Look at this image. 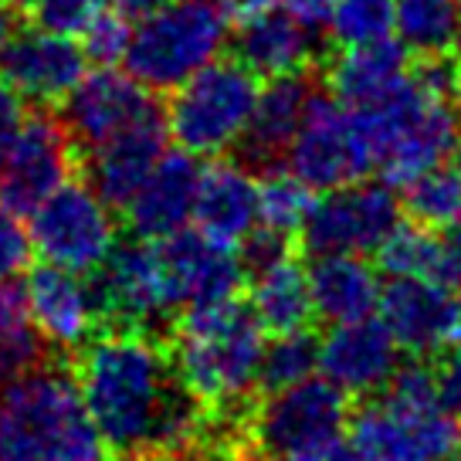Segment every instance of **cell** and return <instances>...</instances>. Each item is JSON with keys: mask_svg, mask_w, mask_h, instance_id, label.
<instances>
[{"mask_svg": "<svg viewBox=\"0 0 461 461\" xmlns=\"http://www.w3.org/2000/svg\"><path fill=\"white\" fill-rule=\"evenodd\" d=\"M349 414V397L332 380L305 376L285 390L255 397L241 424V441L251 461H292L343 438Z\"/></svg>", "mask_w": 461, "mask_h": 461, "instance_id": "7", "label": "cell"}, {"mask_svg": "<svg viewBox=\"0 0 461 461\" xmlns=\"http://www.w3.org/2000/svg\"><path fill=\"white\" fill-rule=\"evenodd\" d=\"M285 4V11L305 21L309 28L316 31H326L330 28V17H332V7H336V0H282Z\"/></svg>", "mask_w": 461, "mask_h": 461, "instance_id": "41", "label": "cell"}, {"mask_svg": "<svg viewBox=\"0 0 461 461\" xmlns=\"http://www.w3.org/2000/svg\"><path fill=\"white\" fill-rule=\"evenodd\" d=\"M228 44V17L214 0H167L126 44V72L149 92H173Z\"/></svg>", "mask_w": 461, "mask_h": 461, "instance_id": "6", "label": "cell"}, {"mask_svg": "<svg viewBox=\"0 0 461 461\" xmlns=\"http://www.w3.org/2000/svg\"><path fill=\"white\" fill-rule=\"evenodd\" d=\"M322 86H326L322 72H292L268 78V86L261 88L255 99L245 130L228 149L230 159L238 167H245L251 176L282 170L288 149L303 130L309 102Z\"/></svg>", "mask_w": 461, "mask_h": 461, "instance_id": "15", "label": "cell"}, {"mask_svg": "<svg viewBox=\"0 0 461 461\" xmlns=\"http://www.w3.org/2000/svg\"><path fill=\"white\" fill-rule=\"evenodd\" d=\"M31 326V312H28V292H24V282H0V343L17 336L21 330Z\"/></svg>", "mask_w": 461, "mask_h": 461, "instance_id": "38", "label": "cell"}, {"mask_svg": "<svg viewBox=\"0 0 461 461\" xmlns=\"http://www.w3.org/2000/svg\"><path fill=\"white\" fill-rule=\"evenodd\" d=\"M285 170H292L312 190L343 187L374 170V157L357 115L332 99L330 86L319 88L309 102L303 130L285 157Z\"/></svg>", "mask_w": 461, "mask_h": 461, "instance_id": "12", "label": "cell"}, {"mask_svg": "<svg viewBox=\"0 0 461 461\" xmlns=\"http://www.w3.org/2000/svg\"><path fill=\"white\" fill-rule=\"evenodd\" d=\"M458 102H461V61H458Z\"/></svg>", "mask_w": 461, "mask_h": 461, "instance_id": "48", "label": "cell"}, {"mask_svg": "<svg viewBox=\"0 0 461 461\" xmlns=\"http://www.w3.org/2000/svg\"><path fill=\"white\" fill-rule=\"evenodd\" d=\"M447 461H461V447H458V451H455V455H451Z\"/></svg>", "mask_w": 461, "mask_h": 461, "instance_id": "49", "label": "cell"}, {"mask_svg": "<svg viewBox=\"0 0 461 461\" xmlns=\"http://www.w3.org/2000/svg\"><path fill=\"white\" fill-rule=\"evenodd\" d=\"M194 221L207 238L234 248L258 224V180L234 159H214L201 170Z\"/></svg>", "mask_w": 461, "mask_h": 461, "instance_id": "24", "label": "cell"}, {"mask_svg": "<svg viewBox=\"0 0 461 461\" xmlns=\"http://www.w3.org/2000/svg\"><path fill=\"white\" fill-rule=\"evenodd\" d=\"M217 7L224 11L228 21L241 24V21H251V17L265 14L268 7H275V0H214Z\"/></svg>", "mask_w": 461, "mask_h": 461, "instance_id": "43", "label": "cell"}, {"mask_svg": "<svg viewBox=\"0 0 461 461\" xmlns=\"http://www.w3.org/2000/svg\"><path fill=\"white\" fill-rule=\"evenodd\" d=\"M319 336L309 330L299 332H282L272 336V343H265L258 366V397L261 393H275L285 390L292 384H299L305 376H312L319 370Z\"/></svg>", "mask_w": 461, "mask_h": 461, "instance_id": "31", "label": "cell"}, {"mask_svg": "<svg viewBox=\"0 0 461 461\" xmlns=\"http://www.w3.org/2000/svg\"><path fill=\"white\" fill-rule=\"evenodd\" d=\"M157 248L176 312L187 305L238 295V288L245 285V268L234 248L207 238L201 228L173 230L167 238H159Z\"/></svg>", "mask_w": 461, "mask_h": 461, "instance_id": "19", "label": "cell"}, {"mask_svg": "<svg viewBox=\"0 0 461 461\" xmlns=\"http://www.w3.org/2000/svg\"><path fill=\"white\" fill-rule=\"evenodd\" d=\"M360 461H447L461 447V418L441 397L434 363H401L384 390L349 414Z\"/></svg>", "mask_w": 461, "mask_h": 461, "instance_id": "3", "label": "cell"}, {"mask_svg": "<svg viewBox=\"0 0 461 461\" xmlns=\"http://www.w3.org/2000/svg\"><path fill=\"white\" fill-rule=\"evenodd\" d=\"M401 224V197L384 184H343L312 201L299 228L305 255H374Z\"/></svg>", "mask_w": 461, "mask_h": 461, "instance_id": "11", "label": "cell"}, {"mask_svg": "<svg viewBox=\"0 0 461 461\" xmlns=\"http://www.w3.org/2000/svg\"><path fill=\"white\" fill-rule=\"evenodd\" d=\"M258 99V75L238 58H217L184 78L163 105L167 130L194 157H221L245 130Z\"/></svg>", "mask_w": 461, "mask_h": 461, "instance_id": "8", "label": "cell"}, {"mask_svg": "<svg viewBox=\"0 0 461 461\" xmlns=\"http://www.w3.org/2000/svg\"><path fill=\"white\" fill-rule=\"evenodd\" d=\"M312 201V187L285 167L258 176V221L268 228L299 234Z\"/></svg>", "mask_w": 461, "mask_h": 461, "instance_id": "32", "label": "cell"}, {"mask_svg": "<svg viewBox=\"0 0 461 461\" xmlns=\"http://www.w3.org/2000/svg\"><path fill=\"white\" fill-rule=\"evenodd\" d=\"M24 21H28V14L21 7H14L11 0H0V51L11 44L17 31L24 28Z\"/></svg>", "mask_w": 461, "mask_h": 461, "instance_id": "44", "label": "cell"}, {"mask_svg": "<svg viewBox=\"0 0 461 461\" xmlns=\"http://www.w3.org/2000/svg\"><path fill=\"white\" fill-rule=\"evenodd\" d=\"M28 221L31 248L44 261L82 275L95 272L119 238L113 207L86 180H65Z\"/></svg>", "mask_w": 461, "mask_h": 461, "instance_id": "10", "label": "cell"}, {"mask_svg": "<svg viewBox=\"0 0 461 461\" xmlns=\"http://www.w3.org/2000/svg\"><path fill=\"white\" fill-rule=\"evenodd\" d=\"M401 366V346L384 326V319L339 322L319 343V370L346 397H374Z\"/></svg>", "mask_w": 461, "mask_h": 461, "instance_id": "20", "label": "cell"}, {"mask_svg": "<svg viewBox=\"0 0 461 461\" xmlns=\"http://www.w3.org/2000/svg\"><path fill=\"white\" fill-rule=\"evenodd\" d=\"M374 255L380 272H387L390 278L411 275V278H431V282L445 285V248H441V234L434 228L418 224V221L397 224Z\"/></svg>", "mask_w": 461, "mask_h": 461, "instance_id": "30", "label": "cell"}, {"mask_svg": "<svg viewBox=\"0 0 461 461\" xmlns=\"http://www.w3.org/2000/svg\"><path fill=\"white\" fill-rule=\"evenodd\" d=\"M24 115H28L24 99L0 78V163H4V157L11 153L17 132H21V126H24Z\"/></svg>", "mask_w": 461, "mask_h": 461, "instance_id": "40", "label": "cell"}, {"mask_svg": "<svg viewBox=\"0 0 461 461\" xmlns=\"http://www.w3.org/2000/svg\"><path fill=\"white\" fill-rule=\"evenodd\" d=\"M248 305L268 336L309 330L316 309H312V292H309V275L303 261L292 255L265 272L251 275Z\"/></svg>", "mask_w": 461, "mask_h": 461, "instance_id": "27", "label": "cell"}, {"mask_svg": "<svg viewBox=\"0 0 461 461\" xmlns=\"http://www.w3.org/2000/svg\"><path fill=\"white\" fill-rule=\"evenodd\" d=\"M78 170L72 140L55 109H34L24 115L11 153L0 163V207L17 217L48 201Z\"/></svg>", "mask_w": 461, "mask_h": 461, "instance_id": "13", "label": "cell"}, {"mask_svg": "<svg viewBox=\"0 0 461 461\" xmlns=\"http://www.w3.org/2000/svg\"><path fill=\"white\" fill-rule=\"evenodd\" d=\"M130 34V17H122L115 7L113 11H99L82 28V51L95 65H115L119 58L126 55Z\"/></svg>", "mask_w": 461, "mask_h": 461, "instance_id": "34", "label": "cell"}, {"mask_svg": "<svg viewBox=\"0 0 461 461\" xmlns=\"http://www.w3.org/2000/svg\"><path fill=\"white\" fill-rule=\"evenodd\" d=\"M159 105L163 102L157 99V92L143 88L132 75H119L113 72V65H99V72L82 75V82L55 109L82 163L88 153L157 113Z\"/></svg>", "mask_w": 461, "mask_h": 461, "instance_id": "14", "label": "cell"}, {"mask_svg": "<svg viewBox=\"0 0 461 461\" xmlns=\"http://www.w3.org/2000/svg\"><path fill=\"white\" fill-rule=\"evenodd\" d=\"M349 113L357 115L363 140L370 146L374 170L397 187L451 157L461 143V115L455 99L428 95L411 78V68L403 82L363 105H353Z\"/></svg>", "mask_w": 461, "mask_h": 461, "instance_id": "5", "label": "cell"}, {"mask_svg": "<svg viewBox=\"0 0 461 461\" xmlns=\"http://www.w3.org/2000/svg\"><path fill=\"white\" fill-rule=\"evenodd\" d=\"M393 28L411 55H451L461 38L458 0H393Z\"/></svg>", "mask_w": 461, "mask_h": 461, "instance_id": "29", "label": "cell"}, {"mask_svg": "<svg viewBox=\"0 0 461 461\" xmlns=\"http://www.w3.org/2000/svg\"><path fill=\"white\" fill-rule=\"evenodd\" d=\"M455 305H458V319H461V285H458V295H455Z\"/></svg>", "mask_w": 461, "mask_h": 461, "instance_id": "47", "label": "cell"}, {"mask_svg": "<svg viewBox=\"0 0 461 461\" xmlns=\"http://www.w3.org/2000/svg\"><path fill=\"white\" fill-rule=\"evenodd\" d=\"M305 275L316 316L332 326L374 316L380 305V275L363 255H312Z\"/></svg>", "mask_w": 461, "mask_h": 461, "instance_id": "25", "label": "cell"}, {"mask_svg": "<svg viewBox=\"0 0 461 461\" xmlns=\"http://www.w3.org/2000/svg\"><path fill=\"white\" fill-rule=\"evenodd\" d=\"M99 11L102 0H34L28 7V17L34 21V28L75 38Z\"/></svg>", "mask_w": 461, "mask_h": 461, "instance_id": "36", "label": "cell"}, {"mask_svg": "<svg viewBox=\"0 0 461 461\" xmlns=\"http://www.w3.org/2000/svg\"><path fill=\"white\" fill-rule=\"evenodd\" d=\"M86 51L68 34L21 28L0 51V78L34 109H55L86 75Z\"/></svg>", "mask_w": 461, "mask_h": 461, "instance_id": "17", "label": "cell"}, {"mask_svg": "<svg viewBox=\"0 0 461 461\" xmlns=\"http://www.w3.org/2000/svg\"><path fill=\"white\" fill-rule=\"evenodd\" d=\"M105 451L68 366L44 360L0 387V461H105Z\"/></svg>", "mask_w": 461, "mask_h": 461, "instance_id": "4", "label": "cell"}, {"mask_svg": "<svg viewBox=\"0 0 461 461\" xmlns=\"http://www.w3.org/2000/svg\"><path fill=\"white\" fill-rule=\"evenodd\" d=\"M292 255H295L292 234L278 228H268V224H261V221L238 241V261H241V268H245V278L265 272V268H272V265L292 258Z\"/></svg>", "mask_w": 461, "mask_h": 461, "instance_id": "35", "label": "cell"}, {"mask_svg": "<svg viewBox=\"0 0 461 461\" xmlns=\"http://www.w3.org/2000/svg\"><path fill=\"white\" fill-rule=\"evenodd\" d=\"M401 211L424 228H451L461 221V159L451 153L401 184Z\"/></svg>", "mask_w": 461, "mask_h": 461, "instance_id": "28", "label": "cell"}, {"mask_svg": "<svg viewBox=\"0 0 461 461\" xmlns=\"http://www.w3.org/2000/svg\"><path fill=\"white\" fill-rule=\"evenodd\" d=\"M201 163L194 153L180 149V153H163L157 167L149 170L143 187L132 194V201L119 211L126 217L132 234L159 241L173 230L187 228L194 217V203H197V187H201Z\"/></svg>", "mask_w": 461, "mask_h": 461, "instance_id": "23", "label": "cell"}, {"mask_svg": "<svg viewBox=\"0 0 461 461\" xmlns=\"http://www.w3.org/2000/svg\"><path fill=\"white\" fill-rule=\"evenodd\" d=\"M11 4H14V7H21V11L28 14V7H31V4H34V0H11Z\"/></svg>", "mask_w": 461, "mask_h": 461, "instance_id": "46", "label": "cell"}, {"mask_svg": "<svg viewBox=\"0 0 461 461\" xmlns=\"http://www.w3.org/2000/svg\"><path fill=\"white\" fill-rule=\"evenodd\" d=\"M458 48H461V38H458Z\"/></svg>", "mask_w": 461, "mask_h": 461, "instance_id": "50", "label": "cell"}, {"mask_svg": "<svg viewBox=\"0 0 461 461\" xmlns=\"http://www.w3.org/2000/svg\"><path fill=\"white\" fill-rule=\"evenodd\" d=\"M31 238L21 217L0 207V282H11L24 272V265L31 261Z\"/></svg>", "mask_w": 461, "mask_h": 461, "instance_id": "37", "label": "cell"}, {"mask_svg": "<svg viewBox=\"0 0 461 461\" xmlns=\"http://www.w3.org/2000/svg\"><path fill=\"white\" fill-rule=\"evenodd\" d=\"M376 309L397 346L418 360H434L461 336L458 305L451 288L431 278H411V275L390 278L380 292Z\"/></svg>", "mask_w": 461, "mask_h": 461, "instance_id": "18", "label": "cell"}, {"mask_svg": "<svg viewBox=\"0 0 461 461\" xmlns=\"http://www.w3.org/2000/svg\"><path fill=\"white\" fill-rule=\"evenodd\" d=\"M268 332L238 295L187 305L173 319L167 349L180 380L211 414L245 411L258 397V366Z\"/></svg>", "mask_w": 461, "mask_h": 461, "instance_id": "2", "label": "cell"}, {"mask_svg": "<svg viewBox=\"0 0 461 461\" xmlns=\"http://www.w3.org/2000/svg\"><path fill=\"white\" fill-rule=\"evenodd\" d=\"M434 360H438L434 374H438V384H441V397L461 418V336L451 346H445Z\"/></svg>", "mask_w": 461, "mask_h": 461, "instance_id": "39", "label": "cell"}, {"mask_svg": "<svg viewBox=\"0 0 461 461\" xmlns=\"http://www.w3.org/2000/svg\"><path fill=\"white\" fill-rule=\"evenodd\" d=\"M390 28H393V0H336L330 17L332 41L343 48L390 38Z\"/></svg>", "mask_w": 461, "mask_h": 461, "instance_id": "33", "label": "cell"}, {"mask_svg": "<svg viewBox=\"0 0 461 461\" xmlns=\"http://www.w3.org/2000/svg\"><path fill=\"white\" fill-rule=\"evenodd\" d=\"M109 4H113L122 17H130V21H136V17H140V21H143L146 14L159 11L167 0H109Z\"/></svg>", "mask_w": 461, "mask_h": 461, "instance_id": "45", "label": "cell"}, {"mask_svg": "<svg viewBox=\"0 0 461 461\" xmlns=\"http://www.w3.org/2000/svg\"><path fill=\"white\" fill-rule=\"evenodd\" d=\"M230 58H238L258 78L292 72H322L336 55V41H326V31L309 28L292 11H275L241 21L234 38H228Z\"/></svg>", "mask_w": 461, "mask_h": 461, "instance_id": "16", "label": "cell"}, {"mask_svg": "<svg viewBox=\"0 0 461 461\" xmlns=\"http://www.w3.org/2000/svg\"><path fill=\"white\" fill-rule=\"evenodd\" d=\"M407 68H411V51L401 41L380 38V41L353 44L346 51H336L326 65V86L346 105H363L403 82Z\"/></svg>", "mask_w": 461, "mask_h": 461, "instance_id": "26", "label": "cell"}, {"mask_svg": "<svg viewBox=\"0 0 461 461\" xmlns=\"http://www.w3.org/2000/svg\"><path fill=\"white\" fill-rule=\"evenodd\" d=\"M292 461H360V455H357L353 441L343 434V438H332V441H326L322 447L305 451V455H299V458H292Z\"/></svg>", "mask_w": 461, "mask_h": 461, "instance_id": "42", "label": "cell"}, {"mask_svg": "<svg viewBox=\"0 0 461 461\" xmlns=\"http://www.w3.org/2000/svg\"><path fill=\"white\" fill-rule=\"evenodd\" d=\"M72 374L102 441L119 458L157 461L203 438L211 411L180 380L157 336L102 330L75 349Z\"/></svg>", "mask_w": 461, "mask_h": 461, "instance_id": "1", "label": "cell"}, {"mask_svg": "<svg viewBox=\"0 0 461 461\" xmlns=\"http://www.w3.org/2000/svg\"><path fill=\"white\" fill-rule=\"evenodd\" d=\"M167 140H170V130H167V113L159 105L157 113H149L136 126L99 146L95 153H88L78 163V170H86V184L102 201L113 211H122L132 201V194L143 187L157 159L167 153Z\"/></svg>", "mask_w": 461, "mask_h": 461, "instance_id": "22", "label": "cell"}, {"mask_svg": "<svg viewBox=\"0 0 461 461\" xmlns=\"http://www.w3.org/2000/svg\"><path fill=\"white\" fill-rule=\"evenodd\" d=\"M88 282L99 305L102 330L146 332L167 343L176 305L157 241L140 234H130L122 241L115 238L113 251L102 258L95 272H88Z\"/></svg>", "mask_w": 461, "mask_h": 461, "instance_id": "9", "label": "cell"}, {"mask_svg": "<svg viewBox=\"0 0 461 461\" xmlns=\"http://www.w3.org/2000/svg\"><path fill=\"white\" fill-rule=\"evenodd\" d=\"M24 292H28L31 322L38 326L48 346L78 349L95 336V330H102L92 282L82 272L44 261L28 275Z\"/></svg>", "mask_w": 461, "mask_h": 461, "instance_id": "21", "label": "cell"}]
</instances>
